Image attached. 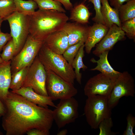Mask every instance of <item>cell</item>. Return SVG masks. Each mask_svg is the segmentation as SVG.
<instances>
[{
  "mask_svg": "<svg viewBox=\"0 0 135 135\" xmlns=\"http://www.w3.org/2000/svg\"><path fill=\"white\" fill-rule=\"evenodd\" d=\"M6 111L2 126L6 135H23L33 128L50 130L53 111L32 103L11 91L1 100Z\"/></svg>",
  "mask_w": 135,
  "mask_h": 135,
  "instance_id": "6da1fadb",
  "label": "cell"
},
{
  "mask_svg": "<svg viewBox=\"0 0 135 135\" xmlns=\"http://www.w3.org/2000/svg\"><path fill=\"white\" fill-rule=\"evenodd\" d=\"M29 16V34L42 41L52 33L62 30L69 20L65 13L54 10L39 9Z\"/></svg>",
  "mask_w": 135,
  "mask_h": 135,
  "instance_id": "7a4b0ae2",
  "label": "cell"
},
{
  "mask_svg": "<svg viewBox=\"0 0 135 135\" xmlns=\"http://www.w3.org/2000/svg\"><path fill=\"white\" fill-rule=\"evenodd\" d=\"M38 56L46 70L52 71L74 84L76 79L74 70L62 54L54 52L43 44Z\"/></svg>",
  "mask_w": 135,
  "mask_h": 135,
  "instance_id": "3957f363",
  "label": "cell"
},
{
  "mask_svg": "<svg viewBox=\"0 0 135 135\" xmlns=\"http://www.w3.org/2000/svg\"><path fill=\"white\" fill-rule=\"evenodd\" d=\"M112 110L108 105V96L96 95L88 97L84 111L88 124L96 129L102 120L111 117Z\"/></svg>",
  "mask_w": 135,
  "mask_h": 135,
  "instance_id": "277c9868",
  "label": "cell"
},
{
  "mask_svg": "<svg viewBox=\"0 0 135 135\" xmlns=\"http://www.w3.org/2000/svg\"><path fill=\"white\" fill-rule=\"evenodd\" d=\"M4 20H7L9 24L16 56L23 47L29 34V16L16 11Z\"/></svg>",
  "mask_w": 135,
  "mask_h": 135,
  "instance_id": "5b68a950",
  "label": "cell"
},
{
  "mask_svg": "<svg viewBox=\"0 0 135 135\" xmlns=\"http://www.w3.org/2000/svg\"><path fill=\"white\" fill-rule=\"evenodd\" d=\"M46 70L47 73L46 90L48 96L52 100L73 97L77 94L78 90L74 84L50 70Z\"/></svg>",
  "mask_w": 135,
  "mask_h": 135,
  "instance_id": "8992f818",
  "label": "cell"
},
{
  "mask_svg": "<svg viewBox=\"0 0 135 135\" xmlns=\"http://www.w3.org/2000/svg\"><path fill=\"white\" fill-rule=\"evenodd\" d=\"M43 44V41L35 40L29 34L22 49L11 60L12 74L29 66L38 56Z\"/></svg>",
  "mask_w": 135,
  "mask_h": 135,
  "instance_id": "52a82bcc",
  "label": "cell"
},
{
  "mask_svg": "<svg viewBox=\"0 0 135 135\" xmlns=\"http://www.w3.org/2000/svg\"><path fill=\"white\" fill-rule=\"evenodd\" d=\"M46 71L37 56L29 67L22 87L30 88L38 94L48 96L46 86Z\"/></svg>",
  "mask_w": 135,
  "mask_h": 135,
  "instance_id": "ba28073f",
  "label": "cell"
},
{
  "mask_svg": "<svg viewBox=\"0 0 135 135\" xmlns=\"http://www.w3.org/2000/svg\"><path fill=\"white\" fill-rule=\"evenodd\" d=\"M135 94L134 79L127 71L122 73L116 80L111 92L108 97V104L112 109L123 96L134 97Z\"/></svg>",
  "mask_w": 135,
  "mask_h": 135,
  "instance_id": "9c48e42d",
  "label": "cell"
},
{
  "mask_svg": "<svg viewBox=\"0 0 135 135\" xmlns=\"http://www.w3.org/2000/svg\"><path fill=\"white\" fill-rule=\"evenodd\" d=\"M78 103L73 97L61 99L53 111L54 121L60 128L74 122L78 116Z\"/></svg>",
  "mask_w": 135,
  "mask_h": 135,
  "instance_id": "30bf717a",
  "label": "cell"
},
{
  "mask_svg": "<svg viewBox=\"0 0 135 135\" xmlns=\"http://www.w3.org/2000/svg\"><path fill=\"white\" fill-rule=\"evenodd\" d=\"M115 80L100 73L88 80L84 88V94L87 97L96 95L108 97Z\"/></svg>",
  "mask_w": 135,
  "mask_h": 135,
  "instance_id": "8fae6325",
  "label": "cell"
},
{
  "mask_svg": "<svg viewBox=\"0 0 135 135\" xmlns=\"http://www.w3.org/2000/svg\"><path fill=\"white\" fill-rule=\"evenodd\" d=\"M126 35L120 27L112 24L104 38L96 44L92 52L93 54L98 57L103 52L110 50L117 42L124 39Z\"/></svg>",
  "mask_w": 135,
  "mask_h": 135,
  "instance_id": "7c38bea8",
  "label": "cell"
},
{
  "mask_svg": "<svg viewBox=\"0 0 135 135\" xmlns=\"http://www.w3.org/2000/svg\"><path fill=\"white\" fill-rule=\"evenodd\" d=\"M75 22H67L62 30L67 34L68 47L82 41L84 43L87 38L89 26Z\"/></svg>",
  "mask_w": 135,
  "mask_h": 135,
  "instance_id": "4fadbf2b",
  "label": "cell"
},
{
  "mask_svg": "<svg viewBox=\"0 0 135 135\" xmlns=\"http://www.w3.org/2000/svg\"><path fill=\"white\" fill-rule=\"evenodd\" d=\"M43 41V44L56 53L62 54L68 47V40L66 33L62 30L49 35Z\"/></svg>",
  "mask_w": 135,
  "mask_h": 135,
  "instance_id": "5bb4252c",
  "label": "cell"
},
{
  "mask_svg": "<svg viewBox=\"0 0 135 135\" xmlns=\"http://www.w3.org/2000/svg\"><path fill=\"white\" fill-rule=\"evenodd\" d=\"M109 28L105 25L96 23L89 27L87 38L84 44L87 54H90L92 48L102 39Z\"/></svg>",
  "mask_w": 135,
  "mask_h": 135,
  "instance_id": "9a60e30c",
  "label": "cell"
},
{
  "mask_svg": "<svg viewBox=\"0 0 135 135\" xmlns=\"http://www.w3.org/2000/svg\"><path fill=\"white\" fill-rule=\"evenodd\" d=\"M12 92L22 96L28 101L40 106L48 108L49 106L56 107L52 100L48 96H43L35 92L32 88L22 87L17 90Z\"/></svg>",
  "mask_w": 135,
  "mask_h": 135,
  "instance_id": "2e32d148",
  "label": "cell"
},
{
  "mask_svg": "<svg viewBox=\"0 0 135 135\" xmlns=\"http://www.w3.org/2000/svg\"><path fill=\"white\" fill-rule=\"evenodd\" d=\"M109 51H106L102 53L98 56L100 58L98 60H96L94 58H92L90 61L94 63H97V65L90 70L99 71L107 76L116 80L121 72L115 70L109 64L108 59Z\"/></svg>",
  "mask_w": 135,
  "mask_h": 135,
  "instance_id": "e0dca14e",
  "label": "cell"
},
{
  "mask_svg": "<svg viewBox=\"0 0 135 135\" xmlns=\"http://www.w3.org/2000/svg\"><path fill=\"white\" fill-rule=\"evenodd\" d=\"M11 60L0 63V98L5 97L9 92L12 72Z\"/></svg>",
  "mask_w": 135,
  "mask_h": 135,
  "instance_id": "ac0fdd59",
  "label": "cell"
},
{
  "mask_svg": "<svg viewBox=\"0 0 135 135\" xmlns=\"http://www.w3.org/2000/svg\"><path fill=\"white\" fill-rule=\"evenodd\" d=\"M102 5L101 12L105 25L109 28L115 24L121 27V23L120 19L118 10L112 8L108 0H100Z\"/></svg>",
  "mask_w": 135,
  "mask_h": 135,
  "instance_id": "d6986e66",
  "label": "cell"
},
{
  "mask_svg": "<svg viewBox=\"0 0 135 135\" xmlns=\"http://www.w3.org/2000/svg\"><path fill=\"white\" fill-rule=\"evenodd\" d=\"M69 20L83 24L88 22L91 15L88 8L83 3L76 5L71 9Z\"/></svg>",
  "mask_w": 135,
  "mask_h": 135,
  "instance_id": "ffe728a7",
  "label": "cell"
},
{
  "mask_svg": "<svg viewBox=\"0 0 135 135\" xmlns=\"http://www.w3.org/2000/svg\"><path fill=\"white\" fill-rule=\"evenodd\" d=\"M84 44L80 47L72 64V68L74 69L76 79L80 84H81L82 78V74L80 72V70L82 69L84 71L88 68V67L83 63L82 60L84 56Z\"/></svg>",
  "mask_w": 135,
  "mask_h": 135,
  "instance_id": "44dd1931",
  "label": "cell"
},
{
  "mask_svg": "<svg viewBox=\"0 0 135 135\" xmlns=\"http://www.w3.org/2000/svg\"><path fill=\"white\" fill-rule=\"evenodd\" d=\"M118 12L121 23L135 18V0H131L122 4Z\"/></svg>",
  "mask_w": 135,
  "mask_h": 135,
  "instance_id": "7402d4cb",
  "label": "cell"
},
{
  "mask_svg": "<svg viewBox=\"0 0 135 135\" xmlns=\"http://www.w3.org/2000/svg\"><path fill=\"white\" fill-rule=\"evenodd\" d=\"M16 11L20 13L30 15L35 11L37 5L33 0H14Z\"/></svg>",
  "mask_w": 135,
  "mask_h": 135,
  "instance_id": "603a6c76",
  "label": "cell"
},
{
  "mask_svg": "<svg viewBox=\"0 0 135 135\" xmlns=\"http://www.w3.org/2000/svg\"><path fill=\"white\" fill-rule=\"evenodd\" d=\"M29 67L24 68L12 74L10 87L11 90H17L22 87Z\"/></svg>",
  "mask_w": 135,
  "mask_h": 135,
  "instance_id": "cb8c5ba5",
  "label": "cell"
},
{
  "mask_svg": "<svg viewBox=\"0 0 135 135\" xmlns=\"http://www.w3.org/2000/svg\"><path fill=\"white\" fill-rule=\"evenodd\" d=\"M36 3L39 9L42 10H54L65 13V10L60 2L54 0H33Z\"/></svg>",
  "mask_w": 135,
  "mask_h": 135,
  "instance_id": "d4e9b609",
  "label": "cell"
},
{
  "mask_svg": "<svg viewBox=\"0 0 135 135\" xmlns=\"http://www.w3.org/2000/svg\"><path fill=\"white\" fill-rule=\"evenodd\" d=\"M16 11L14 0H0V16L4 20Z\"/></svg>",
  "mask_w": 135,
  "mask_h": 135,
  "instance_id": "484cf974",
  "label": "cell"
},
{
  "mask_svg": "<svg viewBox=\"0 0 135 135\" xmlns=\"http://www.w3.org/2000/svg\"><path fill=\"white\" fill-rule=\"evenodd\" d=\"M0 56L4 62L11 60L16 55V49L12 38L3 47Z\"/></svg>",
  "mask_w": 135,
  "mask_h": 135,
  "instance_id": "4316f807",
  "label": "cell"
},
{
  "mask_svg": "<svg viewBox=\"0 0 135 135\" xmlns=\"http://www.w3.org/2000/svg\"><path fill=\"white\" fill-rule=\"evenodd\" d=\"M113 125L112 118H108L104 119L100 123L98 128L100 132L99 135H115L118 132H112L111 128Z\"/></svg>",
  "mask_w": 135,
  "mask_h": 135,
  "instance_id": "83f0119b",
  "label": "cell"
},
{
  "mask_svg": "<svg viewBox=\"0 0 135 135\" xmlns=\"http://www.w3.org/2000/svg\"><path fill=\"white\" fill-rule=\"evenodd\" d=\"M84 44V42L80 41L68 47L63 53L62 56L70 65H72L74 59L80 48Z\"/></svg>",
  "mask_w": 135,
  "mask_h": 135,
  "instance_id": "f1b7e54d",
  "label": "cell"
},
{
  "mask_svg": "<svg viewBox=\"0 0 135 135\" xmlns=\"http://www.w3.org/2000/svg\"><path fill=\"white\" fill-rule=\"evenodd\" d=\"M121 28L129 38H135V18L121 23Z\"/></svg>",
  "mask_w": 135,
  "mask_h": 135,
  "instance_id": "f546056e",
  "label": "cell"
},
{
  "mask_svg": "<svg viewBox=\"0 0 135 135\" xmlns=\"http://www.w3.org/2000/svg\"><path fill=\"white\" fill-rule=\"evenodd\" d=\"M88 0L89 2H90L93 4L95 11V15L92 19V20L95 23L101 24L105 25L101 12V5L100 0Z\"/></svg>",
  "mask_w": 135,
  "mask_h": 135,
  "instance_id": "4dcf8cb0",
  "label": "cell"
},
{
  "mask_svg": "<svg viewBox=\"0 0 135 135\" xmlns=\"http://www.w3.org/2000/svg\"><path fill=\"white\" fill-rule=\"evenodd\" d=\"M127 125L123 135H135L133 130L135 126V117L132 114H129L126 118Z\"/></svg>",
  "mask_w": 135,
  "mask_h": 135,
  "instance_id": "1f68e13d",
  "label": "cell"
},
{
  "mask_svg": "<svg viewBox=\"0 0 135 135\" xmlns=\"http://www.w3.org/2000/svg\"><path fill=\"white\" fill-rule=\"evenodd\" d=\"M12 38L10 34L0 32V52L4 46Z\"/></svg>",
  "mask_w": 135,
  "mask_h": 135,
  "instance_id": "d6a6232c",
  "label": "cell"
},
{
  "mask_svg": "<svg viewBox=\"0 0 135 135\" xmlns=\"http://www.w3.org/2000/svg\"><path fill=\"white\" fill-rule=\"evenodd\" d=\"M28 135H48L50 130L33 128L28 131L26 133Z\"/></svg>",
  "mask_w": 135,
  "mask_h": 135,
  "instance_id": "836d02e7",
  "label": "cell"
},
{
  "mask_svg": "<svg viewBox=\"0 0 135 135\" xmlns=\"http://www.w3.org/2000/svg\"><path fill=\"white\" fill-rule=\"evenodd\" d=\"M131 0H110V5L118 10L120 7L123 4L124 2H126Z\"/></svg>",
  "mask_w": 135,
  "mask_h": 135,
  "instance_id": "e575fe53",
  "label": "cell"
},
{
  "mask_svg": "<svg viewBox=\"0 0 135 135\" xmlns=\"http://www.w3.org/2000/svg\"><path fill=\"white\" fill-rule=\"evenodd\" d=\"M54 0L58 1L61 3L63 5L65 9L66 10H70L73 7L70 0Z\"/></svg>",
  "mask_w": 135,
  "mask_h": 135,
  "instance_id": "d590c367",
  "label": "cell"
},
{
  "mask_svg": "<svg viewBox=\"0 0 135 135\" xmlns=\"http://www.w3.org/2000/svg\"><path fill=\"white\" fill-rule=\"evenodd\" d=\"M6 111V108L4 105L0 98V118L4 115Z\"/></svg>",
  "mask_w": 135,
  "mask_h": 135,
  "instance_id": "8d00e7d4",
  "label": "cell"
},
{
  "mask_svg": "<svg viewBox=\"0 0 135 135\" xmlns=\"http://www.w3.org/2000/svg\"><path fill=\"white\" fill-rule=\"evenodd\" d=\"M68 133V130L66 129H64L60 131L57 134L58 135H66Z\"/></svg>",
  "mask_w": 135,
  "mask_h": 135,
  "instance_id": "74e56055",
  "label": "cell"
},
{
  "mask_svg": "<svg viewBox=\"0 0 135 135\" xmlns=\"http://www.w3.org/2000/svg\"><path fill=\"white\" fill-rule=\"evenodd\" d=\"M4 19L0 16V32H1V27L2 22L4 21Z\"/></svg>",
  "mask_w": 135,
  "mask_h": 135,
  "instance_id": "f35d334b",
  "label": "cell"
},
{
  "mask_svg": "<svg viewBox=\"0 0 135 135\" xmlns=\"http://www.w3.org/2000/svg\"><path fill=\"white\" fill-rule=\"evenodd\" d=\"M4 61L2 60L1 56H0V63H1L3 62Z\"/></svg>",
  "mask_w": 135,
  "mask_h": 135,
  "instance_id": "ab89813d",
  "label": "cell"
},
{
  "mask_svg": "<svg viewBox=\"0 0 135 135\" xmlns=\"http://www.w3.org/2000/svg\"><path fill=\"white\" fill-rule=\"evenodd\" d=\"M3 133L1 132L0 131V135H3Z\"/></svg>",
  "mask_w": 135,
  "mask_h": 135,
  "instance_id": "60d3db41",
  "label": "cell"
},
{
  "mask_svg": "<svg viewBox=\"0 0 135 135\" xmlns=\"http://www.w3.org/2000/svg\"><path fill=\"white\" fill-rule=\"evenodd\" d=\"M84 0L85 1H86V0Z\"/></svg>",
  "mask_w": 135,
  "mask_h": 135,
  "instance_id": "b9f144b4",
  "label": "cell"
},
{
  "mask_svg": "<svg viewBox=\"0 0 135 135\" xmlns=\"http://www.w3.org/2000/svg\"></svg>",
  "mask_w": 135,
  "mask_h": 135,
  "instance_id": "7bdbcfd3",
  "label": "cell"
}]
</instances>
